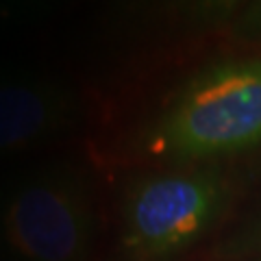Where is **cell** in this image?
<instances>
[{"mask_svg":"<svg viewBox=\"0 0 261 261\" xmlns=\"http://www.w3.org/2000/svg\"><path fill=\"white\" fill-rule=\"evenodd\" d=\"M261 144V59L202 70L146 135V152L174 161L226 157Z\"/></svg>","mask_w":261,"mask_h":261,"instance_id":"cell-1","label":"cell"},{"mask_svg":"<svg viewBox=\"0 0 261 261\" xmlns=\"http://www.w3.org/2000/svg\"><path fill=\"white\" fill-rule=\"evenodd\" d=\"M0 235L15 261H87L96 238L87 176L72 163L31 172L7 196Z\"/></svg>","mask_w":261,"mask_h":261,"instance_id":"cell-2","label":"cell"},{"mask_svg":"<svg viewBox=\"0 0 261 261\" xmlns=\"http://www.w3.org/2000/svg\"><path fill=\"white\" fill-rule=\"evenodd\" d=\"M226 205L228 183L216 170L133 181L122 202V250L130 261H170L207 235Z\"/></svg>","mask_w":261,"mask_h":261,"instance_id":"cell-3","label":"cell"},{"mask_svg":"<svg viewBox=\"0 0 261 261\" xmlns=\"http://www.w3.org/2000/svg\"><path fill=\"white\" fill-rule=\"evenodd\" d=\"M79 118V96L68 87L42 79L5 81L0 83V154L59 140Z\"/></svg>","mask_w":261,"mask_h":261,"instance_id":"cell-4","label":"cell"},{"mask_svg":"<svg viewBox=\"0 0 261 261\" xmlns=\"http://www.w3.org/2000/svg\"><path fill=\"white\" fill-rule=\"evenodd\" d=\"M242 29H246L255 35H261V3L250 5L242 15Z\"/></svg>","mask_w":261,"mask_h":261,"instance_id":"cell-5","label":"cell"}]
</instances>
